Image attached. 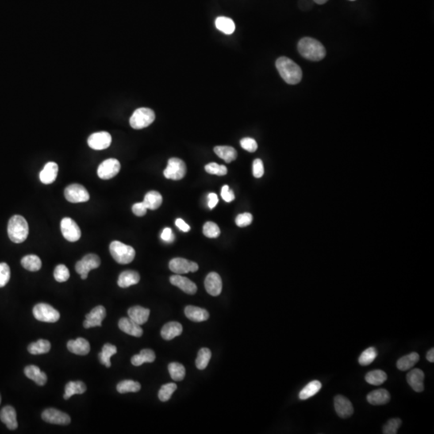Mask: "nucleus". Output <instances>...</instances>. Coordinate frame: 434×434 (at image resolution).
I'll use <instances>...</instances> for the list:
<instances>
[{
  "mask_svg": "<svg viewBox=\"0 0 434 434\" xmlns=\"http://www.w3.org/2000/svg\"><path fill=\"white\" fill-rule=\"evenodd\" d=\"M276 67L282 79L289 85H296L301 82L302 71L295 62L289 58L282 56L276 61Z\"/></svg>",
  "mask_w": 434,
  "mask_h": 434,
  "instance_id": "f257e3e1",
  "label": "nucleus"
},
{
  "mask_svg": "<svg viewBox=\"0 0 434 434\" xmlns=\"http://www.w3.org/2000/svg\"><path fill=\"white\" fill-rule=\"evenodd\" d=\"M297 50L301 56L312 61L322 60L326 56L324 46L313 38H302L298 42Z\"/></svg>",
  "mask_w": 434,
  "mask_h": 434,
  "instance_id": "f03ea898",
  "label": "nucleus"
},
{
  "mask_svg": "<svg viewBox=\"0 0 434 434\" xmlns=\"http://www.w3.org/2000/svg\"><path fill=\"white\" fill-rule=\"evenodd\" d=\"M8 233L10 240L16 244L25 241L29 233L27 220L19 215L12 216L8 222Z\"/></svg>",
  "mask_w": 434,
  "mask_h": 434,
  "instance_id": "7ed1b4c3",
  "label": "nucleus"
},
{
  "mask_svg": "<svg viewBox=\"0 0 434 434\" xmlns=\"http://www.w3.org/2000/svg\"><path fill=\"white\" fill-rule=\"evenodd\" d=\"M109 252L117 263L126 265L133 262L135 257V250L133 247L114 240L109 245Z\"/></svg>",
  "mask_w": 434,
  "mask_h": 434,
  "instance_id": "20e7f679",
  "label": "nucleus"
},
{
  "mask_svg": "<svg viewBox=\"0 0 434 434\" xmlns=\"http://www.w3.org/2000/svg\"><path fill=\"white\" fill-rule=\"evenodd\" d=\"M155 112L149 108H139L134 112L130 119L131 127L135 130H141L151 125L155 121Z\"/></svg>",
  "mask_w": 434,
  "mask_h": 434,
  "instance_id": "39448f33",
  "label": "nucleus"
},
{
  "mask_svg": "<svg viewBox=\"0 0 434 434\" xmlns=\"http://www.w3.org/2000/svg\"><path fill=\"white\" fill-rule=\"evenodd\" d=\"M34 317L38 321L44 323H56L59 320V313L52 305L46 303H39L33 308Z\"/></svg>",
  "mask_w": 434,
  "mask_h": 434,
  "instance_id": "423d86ee",
  "label": "nucleus"
},
{
  "mask_svg": "<svg viewBox=\"0 0 434 434\" xmlns=\"http://www.w3.org/2000/svg\"><path fill=\"white\" fill-rule=\"evenodd\" d=\"M101 265L99 257L96 254H87L82 260L76 264V271L81 275V278L85 280L88 278V274L92 270H95Z\"/></svg>",
  "mask_w": 434,
  "mask_h": 434,
  "instance_id": "0eeeda50",
  "label": "nucleus"
},
{
  "mask_svg": "<svg viewBox=\"0 0 434 434\" xmlns=\"http://www.w3.org/2000/svg\"><path fill=\"white\" fill-rule=\"evenodd\" d=\"M187 167L184 162L178 158L169 159L167 168L163 171L166 178L172 180H180L185 176Z\"/></svg>",
  "mask_w": 434,
  "mask_h": 434,
  "instance_id": "6e6552de",
  "label": "nucleus"
},
{
  "mask_svg": "<svg viewBox=\"0 0 434 434\" xmlns=\"http://www.w3.org/2000/svg\"><path fill=\"white\" fill-rule=\"evenodd\" d=\"M65 197L70 203L87 202L89 200V194L85 187L81 184H71L65 190Z\"/></svg>",
  "mask_w": 434,
  "mask_h": 434,
  "instance_id": "1a4fd4ad",
  "label": "nucleus"
},
{
  "mask_svg": "<svg viewBox=\"0 0 434 434\" xmlns=\"http://www.w3.org/2000/svg\"><path fill=\"white\" fill-rule=\"evenodd\" d=\"M60 229L64 237L68 241L75 242L82 236V231L78 224L70 217H65L60 222Z\"/></svg>",
  "mask_w": 434,
  "mask_h": 434,
  "instance_id": "9d476101",
  "label": "nucleus"
},
{
  "mask_svg": "<svg viewBox=\"0 0 434 434\" xmlns=\"http://www.w3.org/2000/svg\"><path fill=\"white\" fill-rule=\"evenodd\" d=\"M121 164L116 159H109L103 161L97 169V175L101 179H110L118 174Z\"/></svg>",
  "mask_w": 434,
  "mask_h": 434,
  "instance_id": "9b49d317",
  "label": "nucleus"
},
{
  "mask_svg": "<svg viewBox=\"0 0 434 434\" xmlns=\"http://www.w3.org/2000/svg\"><path fill=\"white\" fill-rule=\"evenodd\" d=\"M169 268L176 274H188L190 272L195 273L199 270L198 264L180 258L172 259L169 263Z\"/></svg>",
  "mask_w": 434,
  "mask_h": 434,
  "instance_id": "f8f14e48",
  "label": "nucleus"
},
{
  "mask_svg": "<svg viewBox=\"0 0 434 434\" xmlns=\"http://www.w3.org/2000/svg\"><path fill=\"white\" fill-rule=\"evenodd\" d=\"M42 419L50 424L66 425L71 421V418L66 412L57 410L56 408H47L42 412Z\"/></svg>",
  "mask_w": 434,
  "mask_h": 434,
  "instance_id": "ddd939ff",
  "label": "nucleus"
},
{
  "mask_svg": "<svg viewBox=\"0 0 434 434\" xmlns=\"http://www.w3.org/2000/svg\"><path fill=\"white\" fill-rule=\"evenodd\" d=\"M111 135L105 131L93 134L88 139L89 147L96 151H101L108 148L111 144Z\"/></svg>",
  "mask_w": 434,
  "mask_h": 434,
  "instance_id": "4468645a",
  "label": "nucleus"
},
{
  "mask_svg": "<svg viewBox=\"0 0 434 434\" xmlns=\"http://www.w3.org/2000/svg\"><path fill=\"white\" fill-rule=\"evenodd\" d=\"M106 316V311L102 305H98L93 308L91 312L86 316V320L83 325L85 328H91L94 327H101V322Z\"/></svg>",
  "mask_w": 434,
  "mask_h": 434,
  "instance_id": "2eb2a0df",
  "label": "nucleus"
},
{
  "mask_svg": "<svg viewBox=\"0 0 434 434\" xmlns=\"http://www.w3.org/2000/svg\"><path fill=\"white\" fill-rule=\"evenodd\" d=\"M334 405L338 416L341 418H348L354 412V408L351 401L341 395H338L335 397Z\"/></svg>",
  "mask_w": 434,
  "mask_h": 434,
  "instance_id": "dca6fc26",
  "label": "nucleus"
},
{
  "mask_svg": "<svg viewBox=\"0 0 434 434\" xmlns=\"http://www.w3.org/2000/svg\"><path fill=\"white\" fill-rule=\"evenodd\" d=\"M204 286L207 292L212 296L220 295L222 291V280L217 273L212 272L205 278Z\"/></svg>",
  "mask_w": 434,
  "mask_h": 434,
  "instance_id": "f3484780",
  "label": "nucleus"
},
{
  "mask_svg": "<svg viewBox=\"0 0 434 434\" xmlns=\"http://www.w3.org/2000/svg\"><path fill=\"white\" fill-rule=\"evenodd\" d=\"M424 373L420 369H412L407 375V381L415 392L421 393L424 391Z\"/></svg>",
  "mask_w": 434,
  "mask_h": 434,
  "instance_id": "a211bd4d",
  "label": "nucleus"
},
{
  "mask_svg": "<svg viewBox=\"0 0 434 434\" xmlns=\"http://www.w3.org/2000/svg\"><path fill=\"white\" fill-rule=\"evenodd\" d=\"M118 327L119 329L123 332L135 337H141L143 334V329L140 325L130 318H122L120 319L118 322Z\"/></svg>",
  "mask_w": 434,
  "mask_h": 434,
  "instance_id": "6ab92c4d",
  "label": "nucleus"
},
{
  "mask_svg": "<svg viewBox=\"0 0 434 434\" xmlns=\"http://www.w3.org/2000/svg\"><path fill=\"white\" fill-rule=\"evenodd\" d=\"M170 282L173 286H177L188 294H195L197 293V285L185 277L178 275H178H173L170 278Z\"/></svg>",
  "mask_w": 434,
  "mask_h": 434,
  "instance_id": "aec40b11",
  "label": "nucleus"
},
{
  "mask_svg": "<svg viewBox=\"0 0 434 434\" xmlns=\"http://www.w3.org/2000/svg\"><path fill=\"white\" fill-rule=\"evenodd\" d=\"M0 420L6 424L7 427L11 430H15L18 427V422L16 419V412L15 408L12 406H5L0 412Z\"/></svg>",
  "mask_w": 434,
  "mask_h": 434,
  "instance_id": "412c9836",
  "label": "nucleus"
},
{
  "mask_svg": "<svg viewBox=\"0 0 434 434\" xmlns=\"http://www.w3.org/2000/svg\"><path fill=\"white\" fill-rule=\"evenodd\" d=\"M67 347L70 352L78 355H86L90 351L89 342L83 338H78L75 340H70L68 342Z\"/></svg>",
  "mask_w": 434,
  "mask_h": 434,
  "instance_id": "4be33fe9",
  "label": "nucleus"
},
{
  "mask_svg": "<svg viewBox=\"0 0 434 434\" xmlns=\"http://www.w3.org/2000/svg\"><path fill=\"white\" fill-rule=\"evenodd\" d=\"M24 374L30 380L37 384L40 386H44L48 381V377L44 371L40 370V367L36 365H29L24 368Z\"/></svg>",
  "mask_w": 434,
  "mask_h": 434,
  "instance_id": "5701e85b",
  "label": "nucleus"
},
{
  "mask_svg": "<svg viewBox=\"0 0 434 434\" xmlns=\"http://www.w3.org/2000/svg\"><path fill=\"white\" fill-rule=\"evenodd\" d=\"M58 174V165L54 162L46 163L44 169L40 171V179L44 184H51L56 180Z\"/></svg>",
  "mask_w": 434,
  "mask_h": 434,
  "instance_id": "b1692460",
  "label": "nucleus"
},
{
  "mask_svg": "<svg viewBox=\"0 0 434 434\" xmlns=\"http://www.w3.org/2000/svg\"><path fill=\"white\" fill-rule=\"evenodd\" d=\"M140 275L134 270H127L121 273L117 280V285L121 288H127L139 283Z\"/></svg>",
  "mask_w": 434,
  "mask_h": 434,
  "instance_id": "393cba45",
  "label": "nucleus"
},
{
  "mask_svg": "<svg viewBox=\"0 0 434 434\" xmlns=\"http://www.w3.org/2000/svg\"><path fill=\"white\" fill-rule=\"evenodd\" d=\"M128 316L130 319H132L139 325H143L147 323L150 316V309L147 308L142 307L139 305L133 306L128 309Z\"/></svg>",
  "mask_w": 434,
  "mask_h": 434,
  "instance_id": "a878e982",
  "label": "nucleus"
},
{
  "mask_svg": "<svg viewBox=\"0 0 434 434\" xmlns=\"http://www.w3.org/2000/svg\"><path fill=\"white\" fill-rule=\"evenodd\" d=\"M182 332V327L177 322H170L165 324L161 331V335L165 340H171L179 336Z\"/></svg>",
  "mask_w": 434,
  "mask_h": 434,
  "instance_id": "bb28decb",
  "label": "nucleus"
},
{
  "mask_svg": "<svg viewBox=\"0 0 434 434\" xmlns=\"http://www.w3.org/2000/svg\"><path fill=\"white\" fill-rule=\"evenodd\" d=\"M390 394L385 389L373 391L367 396V401L373 405H386L390 401Z\"/></svg>",
  "mask_w": 434,
  "mask_h": 434,
  "instance_id": "cd10ccee",
  "label": "nucleus"
},
{
  "mask_svg": "<svg viewBox=\"0 0 434 434\" xmlns=\"http://www.w3.org/2000/svg\"><path fill=\"white\" fill-rule=\"evenodd\" d=\"M185 316L188 319L193 322L206 321L209 318V314L206 309L197 307L194 305H188L184 309Z\"/></svg>",
  "mask_w": 434,
  "mask_h": 434,
  "instance_id": "c85d7f7f",
  "label": "nucleus"
},
{
  "mask_svg": "<svg viewBox=\"0 0 434 434\" xmlns=\"http://www.w3.org/2000/svg\"><path fill=\"white\" fill-rule=\"evenodd\" d=\"M87 390V387L82 381H70L66 386L64 399L69 400L76 394H83Z\"/></svg>",
  "mask_w": 434,
  "mask_h": 434,
  "instance_id": "c756f323",
  "label": "nucleus"
},
{
  "mask_svg": "<svg viewBox=\"0 0 434 434\" xmlns=\"http://www.w3.org/2000/svg\"><path fill=\"white\" fill-rule=\"evenodd\" d=\"M155 359V354L151 349H143L138 355L131 358V363L134 366H141L144 363H153Z\"/></svg>",
  "mask_w": 434,
  "mask_h": 434,
  "instance_id": "7c9ffc66",
  "label": "nucleus"
},
{
  "mask_svg": "<svg viewBox=\"0 0 434 434\" xmlns=\"http://www.w3.org/2000/svg\"><path fill=\"white\" fill-rule=\"evenodd\" d=\"M214 152L220 159H224L227 163H231L232 161L236 160L237 157V153L236 150L232 147L228 146H218L214 148Z\"/></svg>",
  "mask_w": 434,
  "mask_h": 434,
  "instance_id": "2f4dec72",
  "label": "nucleus"
},
{
  "mask_svg": "<svg viewBox=\"0 0 434 434\" xmlns=\"http://www.w3.org/2000/svg\"><path fill=\"white\" fill-rule=\"evenodd\" d=\"M420 359V355L416 352H412L403 356L397 361V367L401 371H407L412 368Z\"/></svg>",
  "mask_w": 434,
  "mask_h": 434,
  "instance_id": "473e14b6",
  "label": "nucleus"
},
{
  "mask_svg": "<svg viewBox=\"0 0 434 434\" xmlns=\"http://www.w3.org/2000/svg\"><path fill=\"white\" fill-rule=\"evenodd\" d=\"M143 203L147 207V209L155 210L161 206V204L163 203V197L161 196L160 193H158V192L151 191L145 196Z\"/></svg>",
  "mask_w": 434,
  "mask_h": 434,
  "instance_id": "72a5a7b5",
  "label": "nucleus"
},
{
  "mask_svg": "<svg viewBox=\"0 0 434 434\" xmlns=\"http://www.w3.org/2000/svg\"><path fill=\"white\" fill-rule=\"evenodd\" d=\"M117 353V347L112 345L110 343H105L102 347L101 352L99 353V359L102 364L105 367H109L111 366L110 358Z\"/></svg>",
  "mask_w": 434,
  "mask_h": 434,
  "instance_id": "f704fd0d",
  "label": "nucleus"
},
{
  "mask_svg": "<svg viewBox=\"0 0 434 434\" xmlns=\"http://www.w3.org/2000/svg\"><path fill=\"white\" fill-rule=\"evenodd\" d=\"M216 27L219 31L226 35H231L235 32L236 26L232 19L225 16H220L216 20Z\"/></svg>",
  "mask_w": 434,
  "mask_h": 434,
  "instance_id": "c9c22d12",
  "label": "nucleus"
},
{
  "mask_svg": "<svg viewBox=\"0 0 434 434\" xmlns=\"http://www.w3.org/2000/svg\"><path fill=\"white\" fill-rule=\"evenodd\" d=\"M51 349V343L45 339H39L38 341L31 343L28 347V351L32 355H41L46 354Z\"/></svg>",
  "mask_w": 434,
  "mask_h": 434,
  "instance_id": "e433bc0d",
  "label": "nucleus"
},
{
  "mask_svg": "<svg viewBox=\"0 0 434 434\" xmlns=\"http://www.w3.org/2000/svg\"><path fill=\"white\" fill-rule=\"evenodd\" d=\"M321 389L322 384L320 381H312L308 385H305V388L300 392L299 399L300 400H307V399L317 394Z\"/></svg>",
  "mask_w": 434,
  "mask_h": 434,
  "instance_id": "4c0bfd02",
  "label": "nucleus"
},
{
  "mask_svg": "<svg viewBox=\"0 0 434 434\" xmlns=\"http://www.w3.org/2000/svg\"><path fill=\"white\" fill-rule=\"evenodd\" d=\"M21 265L28 271L36 272L40 270L42 262L40 258L36 255H27L22 258Z\"/></svg>",
  "mask_w": 434,
  "mask_h": 434,
  "instance_id": "58836bf2",
  "label": "nucleus"
},
{
  "mask_svg": "<svg viewBox=\"0 0 434 434\" xmlns=\"http://www.w3.org/2000/svg\"><path fill=\"white\" fill-rule=\"evenodd\" d=\"M388 379V376L386 373L381 370H374V371H369L367 373V375L365 376V381L368 383L370 385H382Z\"/></svg>",
  "mask_w": 434,
  "mask_h": 434,
  "instance_id": "ea45409f",
  "label": "nucleus"
},
{
  "mask_svg": "<svg viewBox=\"0 0 434 434\" xmlns=\"http://www.w3.org/2000/svg\"><path fill=\"white\" fill-rule=\"evenodd\" d=\"M141 389V385L136 381L126 380L121 381L117 385V390L119 393H137Z\"/></svg>",
  "mask_w": 434,
  "mask_h": 434,
  "instance_id": "a19ab883",
  "label": "nucleus"
},
{
  "mask_svg": "<svg viewBox=\"0 0 434 434\" xmlns=\"http://www.w3.org/2000/svg\"><path fill=\"white\" fill-rule=\"evenodd\" d=\"M211 357H212V352L210 350L206 347L201 348L198 352L197 360H196V365L197 367L200 370H204L206 368L207 366L210 361Z\"/></svg>",
  "mask_w": 434,
  "mask_h": 434,
  "instance_id": "79ce46f5",
  "label": "nucleus"
},
{
  "mask_svg": "<svg viewBox=\"0 0 434 434\" xmlns=\"http://www.w3.org/2000/svg\"><path fill=\"white\" fill-rule=\"evenodd\" d=\"M168 371L172 380L181 381L186 375L185 367L181 363H171L168 365Z\"/></svg>",
  "mask_w": 434,
  "mask_h": 434,
  "instance_id": "37998d69",
  "label": "nucleus"
},
{
  "mask_svg": "<svg viewBox=\"0 0 434 434\" xmlns=\"http://www.w3.org/2000/svg\"><path fill=\"white\" fill-rule=\"evenodd\" d=\"M377 356V351L375 347H369L366 349L359 358V364L362 366H367L371 364L375 360Z\"/></svg>",
  "mask_w": 434,
  "mask_h": 434,
  "instance_id": "c03bdc74",
  "label": "nucleus"
},
{
  "mask_svg": "<svg viewBox=\"0 0 434 434\" xmlns=\"http://www.w3.org/2000/svg\"><path fill=\"white\" fill-rule=\"evenodd\" d=\"M176 389L177 385L175 384H172V383L163 385L159 392V400L163 402L169 401L174 391Z\"/></svg>",
  "mask_w": 434,
  "mask_h": 434,
  "instance_id": "a18cd8bd",
  "label": "nucleus"
},
{
  "mask_svg": "<svg viewBox=\"0 0 434 434\" xmlns=\"http://www.w3.org/2000/svg\"><path fill=\"white\" fill-rule=\"evenodd\" d=\"M70 270L65 265H58L54 270V278L56 282H65L70 278Z\"/></svg>",
  "mask_w": 434,
  "mask_h": 434,
  "instance_id": "49530a36",
  "label": "nucleus"
},
{
  "mask_svg": "<svg viewBox=\"0 0 434 434\" xmlns=\"http://www.w3.org/2000/svg\"><path fill=\"white\" fill-rule=\"evenodd\" d=\"M402 421L401 419L393 418L386 423L383 428V433L384 434H396L397 433L398 428L401 426Z\"/></svg>",
  "mask_w": 434,
  "mask_h": 434,
  "instance_id": "de8ad7c7",
  "label": "nucleus"
},
{
  "mask_svg": "<svg viewBox=\"0 0 434 434\" xmlns=\"http://www.w3.org/2000/svg\"><path fill=\"white\" fill-rule=\"evenodd\" d=\"M203 232L208 238H216L220 236V230L217 224L214 222L208 221L204 224Z\"/></svg>",
  "mask_w": 434,
  "mask_h": 434,
  "instance_id": "09e8293b",
  "label": "nucleus"
},
{
  "mask_svg": "<svg viewBox=\"0 0 434 434\" xmlns=\"http://www.w3.org/2000/svg\"><path fill=\"white\" fill-rule=\"evenodd\" d=\"M205 171L208 174H216L219 176H223L228 173V169L224 165H219L216 163H208L205 166Z\"/></svg>",
  "mask_w": 434,
  "mask_h": 434,
  "instance_id": "8fccbe9b",
  "label": "nucleus"
},
{
  "mask_svg": "<svg viewBox=\"0 0 434 434\" xmlns=\"http://www.w3.org/2000/svg\"><path fill=\"white\" fill-rule=\"evenodd\" d=\"M11 278L10 267L8 264L0 263V288L4 287L9 282Z\"/></svg>",
  "mask_w": 434,
  "mask_h": 434,
  "instance_id": "3c124183",
  "label": "nucleus"
},
{
  "mask_svg": "<svg viewBox=\"0 0 434 434\" xmlns=\"http://www.w3.org/2000/svg\"><path fill=\"white\" fill-rule=\"evenodd\" d=\"M253 221L252 214L245 212L242 214L238 215L236 218V224L238 227L244 228V227L249 226Z\"/></svg>",
  "mask_w": 434,
  "mask_h": 434,
  "instance_id": "603ef678",
  "label": "nucleus"
},
{
  "mask_svg": "<svg viewBox=\"0 0 434 434\" xmlns=\"http://www.w3.org/2000/svg\"><path fill=\"white\" fill-rule=\"evenodd\" d=\"M240 146L242 148L249 152H255L258 150V143L251 138H244L240 140Z\"/></svg>",
  "mask_w": 434,
  "mask_h": 434,
  "instance_id": "864d4df0",
  "label": "nucleus"
},
{
  "mask_svg": "<svg viewBox=\"0 0 434 434\" xmlns=\"http://www.w3.org/2000/svg\"><path fill=\"white\" fill-rule=\"evenodd\" d=\"M264 165L260 159H257L254 161L253 163V174L256 178H261L264 174Z\"/></svg>",
  "mask_w": 434,
  "mask_h": 434,
  "instance_id": "5fc2aeb1",
  "label": "nucleus"
},
{
  "mask_svg": "<svg viewBox=\"0 0 434 434\" xmlns=\"http://www.w3.org/2000/svg\"><path fill=\"white\" fill-rule=\"evenodd\" d=\"M221 197L225 202L229 203L234 201L235 195H234L233 192L228 188V185H224L222 188V190H221Z\"/></svg>",
  "mask_w": 434,
  "mask_h": 434,
  "instance_id": "6e6d98bb",
  "label": "nucleus"
},
{
  "mask_svg": "<svg viewBox=\"0 0 434 434\" xmlns=\"http://www.w3.org/2000/svg\"><path fill=\"white\" fill-rule=\"evenodd\" d=\"M132 211L135 216H143L147 213V208L143 202L136 203L132 207Z\"/></svg>",
  "mask_w": 434,
  "mask_h": 434,
  "instance_id": "4d7b16f0",
  "label": "nucleus"
},
{
  "mask_svg": "<svg viewBox=\"0 0 434 434\" xmlns=\"http://www.w3.org/2000/svg\"><path fill=\"white\" fill-rule=\"evenodd\" d=\"M161 238L164 241L171 243L174 240V233L172 230L170 228H166L163 229V232L161 234Z\"/></svg>",
  "mask_w": 434,
  "mask_h": 434,
  "instance_id": "13d9d810",
  "label": "nucleus"
},
{
  "mask_svg": "<svg viewBox=\"0 0 434 434\" xmlns=\"http://www.w3.org/2000/svg\"><path fill=\"white\" fill-rule=\"evenodd\" d=\"M175 225L182 232H188L190 230V226L187 223H185V221H183L182 219H177L175 220Z\"/></svg>",
  "mask_w": 434,
  "mask_h": 434,
  "instance_id": "bf43d9fd",
  "label": "nucleus"
},
{
  "mask_svg": "<svg viewBox=\"0 0 434 434\" xmlns=\"http://www.w3.org/2000/svg\"><path fill=\"white\" fill-rule=\"evenodd\" d=\"M218 201L217 195L215 194V193H210V194L208 195V207L211 209L214 208L216 206V204H217Z\"/></svg>",
  "mask_w": 434,
  "mask_h": 434,
  "instance_id": "052dcab7",
  "label": "nucleus"
},
{
  "mask_svg": "<svg viewBox=\"0 0 434 434\" xmlns=\"http://www.w3.org/2000/svg\"><path fill=\"white\" fill-rule=\"evenodd\" d=\"M427 359H428V362H430V363H433L434 362V349L432 348L431 350L428 351L426 355Z\"/></svg>",
  "mask_w": 434,
  "mask_h": 434,
  "instance_id": "680f3d73",
  "label": "nucleus"
},
{
  "mask_svg": "<svg viewBox=\"0 0 434 434\" xmlns=\"http://www.w3.org/2000/svg\"><path fill=\"white\" fill-rule=\"evenodd\" d=\"M314 2L316 3V4H319V5H321V4H326V3L328 1V0H313Z\"/></svg>",
  "mask_w": 434,
  "mask_h": 434,
  "instance_id": "e2e57ef3",
  "label": "nucleus"
},
{
  "mask_svg": "<svg viewBox=\"0 0 434 434\" xmlns=\"http://www.w3.org/2000/svg\"><path fill=\"white\" fill-rule=\"evenodd\" d=\"M0 403H1V396H0Z\"/></svg>",
  "mask_w": 434,
  "mask_h": 434,
  "instance_id": "0e129e2a",
  "label": "nucleus"
},
{
  "mask_svg": "<svg viewBox=\"0 0 434 434\" xmlns=\"http://www.w3.org/2000/svg\"><path fill=\"white\" fill-rule=\"evenodd\" d=\"M351 1H355V0H351Z\"/></svg>",
  "mask_w": 434,
  "mask_h": 434,
  "instance_id": "69168bd1",
  "label": "nucleus"
}]
</instances>
